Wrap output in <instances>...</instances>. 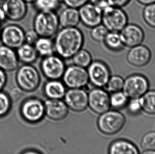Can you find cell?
<instances>
[{
    "label": "cell",
    "mask_w": 155,
    "mask_h": 154,
    "mask_svg": "<svg viewBox=\"0 0 155 154\" xmlns=\"http://www.w3.org/2000/svg\"><path fill=\"white\" fill-rule=\"evenodd\" d=\"M54 37V52L62 58H72L84 42V33L77 27L61 28Z\"/></svg>",
    "instance_id": "6da1fadb"
},
{
    "label": "cell",
    "mask_w": 155,
    "mask_h": 154,
    "mask_svg": "<svg viewBox=\"0 0 155 154\" xmlns=\"http://www.w3.org/2000/svg\"><path fill=\"white\" fill-rule=\"evenodd\" d=\"M33 25L39 37L52 38L60 30L58 14L55 12L38 11L34 18Z\"/></svg>",
    "instance_id": "7a4b0ae2"
},
{
    "label": "cell",
    "mask_w": 155,
    "mask_h": 154,
    "mask_svg": "<svg viewBox=\"0 0 155 154\" xmlns=\"http://www.w3.org/2000/svg\"><path fill=\"white\" fill-rule=\"evenodd\" d=\"M125 117L116 110H109L101 114L97 120V127L101 133L113 135L119 133L126 124Z\"/></svg>",
    "instance_id": "3957f363"
},
{
    "label": "cell",
    "mask_w": 155,
    "mask_h": 154,
    "mask_svg": "<svg viewBox=\"0 0 155 154\" xmlns=\"http://www.w3.org/2000/svg\"><path fill=\"white\" fill-rule=\"evenodd\" d=\"M128 23L127 14L121 7L109 5L102 11V24L109 31L119 32Z\"/></svg>",
    "instance_id": "277c9868"
},
{
    "label": "cell",
    "mask_w": 155,
    "mask_h": 154,
    "mask_svg": "<svg viewBox=\"0 0 155 154\" xmlns=\"http://www.w3.org/2000/svg\"><path fill=\"white\" fill-rule=\"evenodd\" d=\"M16 79L19 87L26 92L36 90L41 83V77L38 71L28 64L23 65L18 69Z\"/></svg>",
    "instance_id": "5b68a950"
},
{
    "label": "cell",
    "mask_w": 155,
    "mask_h": 154,
    "mask_svg": "<svg viewBox=\"0 0 155 154\" xmlns=\"http://www.w3.org/2000/svg\"><path fill=\"white\" fill-rule=\"evenodd\" d=\"M149 80L142 74L130 75L124 80L123 92L129 99L140 98L149 90Z\"/></svg>",
    "instance_id": "8992f818"
},
{
    "label": "cell",
    "mask_w": 155,
    "mask_h": 154,
    "mask_svg": "<svg viewBox=\"0 0 155 154\" xmlns=\"http://www.w3.org/2000/svg\"><path fill=\"white\" fill-rule=\"evenodd\" d=\"M62 77L64 84L70 89L84 87L89 81L87 71L74 64L65 69Z\"/></svg>",
    "instance_id": "52a82bcc"
},
{
    "label": "cell",
    "mask_w": 155,
    "mask_h": 154,
    "mask_svg": "<svg viewBox=\"0 0 155 154\" xmlns=\"http://www.w3.org/2000/svg\"><path fill=\"white\" fill-rule=\"evenodd\" d=\"M62 58L58 55L44 57L41 63V69L45 76L49 80H59L62 77L65 70Z\"/></svg>",
    "instance_id": "ba28073f"
},
{
    "label": "cell",
    "mask_w": 155,
    "mask_h": 154,
    "mask_svg": "<svg viewBox=\"0 0 155 154\" xmlns=\"http://www.w3.org/2000/svg\"><path fill=\"white\" fill-rule=\"evenodd\" d=\"M21 113L22 116L27 122L38 123L45 115L44 103L35 98L28 99L22 104Z\"/></svg>",
    "instance_id": "9c48e42d"
},
{
    "label": "cell",
    "mask_w": 155,
    "mask_h": 154,
    "mask_svg": "<svg viewBox=\"0 0 155 154\" xmlns=\"http://www.w3.org/2000/svg\"><path fill=\"white\" fill-rule=\"evenodd\" d=\"M25 32L18 24H7L2 29L0 40L3 45L15 49L25 43Z\"/></svg>",
    "instance_id": "30bf717a"
},
{
    "label": "cell",
    "mask_w": 155,
    "mask_h": 154,
    "mask_svg": "<svg viewBox=\"0 0 155 154\" xmlns=\"http://www.w3.org/2000/svg\"><path fill=\"white\" fill-rule=\"evenodd\" d=\"M89 81L96 87L105 86L110 78L108 67L101 61L92 62L87 71Z\"/></svg>",
    "instance_id": "8fae6325"
},
{
    "label": "cell",
    "mask_w": 155,
    "mask_h": 154,
    "mask_svg": "<svg viewBox=\"0 0 155 154\" xmlns=\"http://www.w3.org/2000/svg\"><path fill=\"white\" fill-rule=\"evenodd\" d=\"M88 106L93 112L101 115L108 111L111 107L110 96L100 88L92 89L88 94Z\"/></svg>",
    "instance_id": "7c38bea8"
},
{
    "label": "cell",
    "mask_w": 155,
    "mask_h": 154,
    "mask_svg": "<svg viewBox=\"0 0 155 154\" xmlns=\"http://www.w3.org/2000/svg\"><path fill=\"white\" fill-rule=\"evenodd\" d=\"M119 33L124 46L129 48L142 44L145 37L142 27L134 23L127 24Z\"/></svg>",
    "instance_id": "4fadbf2b"
},
{
    "label": "cell",
    "mask_w": 155,
    "mask_h": 154,
    "mask_svg": "<svg viewBox=\"0 0 155 154\" xmlns=\"http://www.w3.org/2000/svg\"><path fill=\"white\" fill-rule=\"evenodd\" d=\"M64 98L69 108L75 112H82L88 106V94L81 88L70 89Z\"/></svg>",
    "instance_id": "5bb4252c"
},
{
    "label": "cell",
    "mask_w": 155,
    "mask_h": 154,
    "mask_svg": "<svg viewBox=\"0 0 155 154\" xmlns=\"http://www.w3.org/2000/svg\"><path fill=\"white\" fill-rule=\"evenodd\" d=\"M7 20L18 22L24 19L28 11L27 3L24 0H4L2 5Z\"/></svg>",
    "instance_id": "9a60e30c"
},
{
    "label": "cell",
    "mask_w": 155,
    "mask_h": 154,
    "mask_svg": "<svg viewBox=\"0 0 155 154\" xmlns=\"http://www.w3.org/2000/svg\"><path fill=\"white\" fill-rule=\"evenodd\" d=\"M152 54L147 46L139 44L130 48L127 55V62L133 67L142 68L151 61Z\"/></svg>",
    "instance_id": "2e32d148"
},
{
    "label": "cell",
    "mask_w": 155,
    "mask_h": 154,
    "mask_svg": "<svg viewBox=\"0 0 155 154\" xmlns=\"http://www.w3.org/2000/svg\"><path fill=\"white\" fill-rule=\"evenodd\" d=\"M80 22L86 27L92 28L102 23V11L90 2L78 9Z\"/></svg>",
    "instance_id": "e0dca14e"
},
{
    "label": "cell",
    "mask_w": 155,
    "mask_h": 154,
    "mask_svg": "<svg viewBox=\"0 0 155 154\" xmlns=\"http://www.w3.org/2000/svg\"><path fill=\"white\" fill-rule=\"evenodd\" d=\"M45 114L54 121L63 120L68 115L69 108L61 99H48L44 103Z\"/></svg>",
    "instance_id": "ac0fdd59"
},
{
    "label": "cell",
    "mask_w": 155,
    "mask_h": 154,
    "mask_svg": "<svg viewBox=\"0 0 155 154\" xmlns=\"http://www.w3.org/2000/svg\"><path fill=\"white\" fill-rule=\"evenodd\" d=\"M15 49L5 45H0V68L5 71H12L17 68L19 59Z\"/></svg>",
    "instance_id": "d6986e66"
},
{
    "label": "cell",
    "mask_w": 155,
    "mask_h": 154,
    "mask_svg": "<svg viewBox=\"0 0 155 154\" xmlns=\"http://www.w3.org/2000/svg\"><path fill=\"white\" fill-rule=\"evenodd\" d=\"M60 27H77L80 22L78 9L66 6L58 14Z\"/></svg>",
    "instance_id": "ffe728a7"
},
{
    "label": "cell",
    "mask_w": 155,
    "mask_h": 154,
    "mask_svg": "<svg viewBox=\"0 0 155 154\" xmlns=\"http://www.w3.org/2000/svg\"><path fill=\"white\" fill-rule=\"evenodd\" d=\"M44 90L49 99H61L66 92L64 84L58 80H50L45 85Z\"/></svg>",
    "instance_id": "44dd1931"
},
{
    "label": "cell",
    "mask_w": 155,
    "mask_h": 154,
    "mask_svg": "<svg viewBox=\"0 0 155 154\" xmlns=\"http://www.w3.org/2000/svg\"><path fill=\"white\" fill-rule=\"evenodd\" d=\"M111 154H137L139 150L132 142L125 139H119L113 142L109 147Z\"/></svg>",
    "instance_id": "7402d4cb"
},
{
    "label": "cell",
    "mask_w": 155,
    "mask_h": 154,
    "mask_svg": "<svg viewBox=\"0 0 155 154\" xmlns=\"http://www.w3.org/2000/svg\"><path fill=\"white\" fill-rule=\"evenodd\" d=\"M16 49L18 59L25 64H30L35 62L39 55L33 45L25 42Z\"/></svg>",
    "instance_id": "603a6c76"
},
{
    "label": "cell",
    "mask_w": 155,
    "mask_h": 154,
    "mask_svg": "<svg viewBox=\"0 0 155 154\" xmlns=\"http://www.w3.org/2000/svg\"><path fill=\"white\" fill-rule=\"evenodd\" d=\"M34 46L38 55L42 57L52 55L55 52L54 43L51 38L39 37Z\"/></svg>",
    "instance_id": "cb8c5ba5"
},
{
    "label": "cell",
    "mask_w": 155,
    "mask_h": 154,
    "mask_svg": "<svg viewBox=\"0 0 155 154\" xmlns=\"http://www.w3.org/2000/svg\"><path fill=\"white\" fill-rule=\"evenodd\" d=\"M103 43L107 49L112 51H120L125 47L119 32H117L108 31Z\"/></svg>",
    "instance_id": "d4e9b609"
},
{
    "label": "cell",
    "mask_w": 155,
    "mask_h": 154,
    "mask_svg": "<svg viewBox=\"0 0 155 154\" xmlns=\"http://www.w3.org/2000/svg\"><path fill=\"white\" fill-rule=\"evenodd\" d=\"M142 111L149 115H155V90H148L140 98Z\"/></svg>",
    "instance_id": "484cf974"
},
{
    "label": "cell",
    "mask_w": 155,
    "mask_h": 154,
    "mask_svg": "<svg viewBox=\"0 0 155 154\" xmlns=\"http://www.w3.org/2000/svg\"><path fill=\"white\" fill-rule=\"evenodd\" d=\"M61 4V0H36L33 4L38 11L55 12Z\"/></svg>",
    "instance_id": "4316f807"
},
{
    "label": "cell",
    "mask_w": 155,
    "mask_h": 154,
    "mask_svg": "<svg viewBox=\"0 0 155 154\" xmlns=\"http://www.w3.org/2000/svg\"><path fill=\"white\" fill-rule=\"evenodd\" d=\"M74 64L82 68L88 67L92 62V58L88 51L81 49L72 58Z\"/></svg>",
    "instance_id": "83f0119b"
},
{
    "label": "cell",
    "mask_w": 155,
    "mask_h": 154,
    "mask_svg": "<svg viewBox=\"0 0 155 154\" xmlns=\"http://www.w3.org/2000/svg\"><path fill=\"white\" fill-rule=\"evenodd\" d=\"M128 99L129 98L123 91L113 92L110 96V105L117 109L123 108L127 105Z\"/></svg>",
    "instance_id": "f1b7e54d"
},
{
    "label": "cell",
    "mask_w": 155,
    "mask_h": 154,
    "mask_svg": "<svg viewBox=\"0 0 155 154\" xmlns=\"http://www.w3.org/2000/svg\"><path fill=\"white\" fill-rule=\"evenodd\" d=\"M108 31L105 26L101 23L91 28L90 37L96 42H103Z\"/></svg>",
    "instance_id": "f546056e"
},
{
    "label": "cell",
    "mask_w": 155,
    "mask_h": 154,
    "mask_svg": "<svg viewBox=\"0 0 155 154\" xmlns=\"http://www.w3.org/2000/svg\"><path fill=\"white\" fill-rule=\"evenodd\" d=\"M143 17L148 26L155 29V3L145 5L143 11Z\"/></svg>",
    "instance_id": "4dcf8cb0"
},
{
    "label": "cell",
    "mask_w": 155,
    "mask_h": 154,
    "mask_svg": "<svg viewBox=\"0 0 155 154\" xmlns=\"http://www.w3.org/2000/svg\"><path fill=\"white\" fill-rule=\"evenodd\" d=\"M140 144L143 152L155 151V132L150 131L145 134Z\"/></svg>",
    "instance_id": "1f68e13d"
},
{
    "label": "cell",
    "mask_w": 155,
    "mask_h": 154,
    "mask_svg": "<svg viewBox=\"0 0 155 154\" xmlns=\"http://www.w3.org/2000/svg\"><path fill=\"white\" fill-rule=\"evenodd\" d=\"M124 80L119 76H114L110 77L106 85V89L109 92H117L121 91L124 86Z\"/></svg>",
    "instance_id": "d6a6232c"
},
{
    "label": "cell",
    "mask_w": 155,
    "mask_h": 154,
    "mask_svg": "<svg viewBox=\"0 0 155 154\" xmlns=\"http://www.w3.org/2000/svg\"><path fill=\"white\" fill-rule=\"evenodd\" d=\"M11 101L5 93L0 91V117L6 115L11 108Z\"/></svg>",
    "instance_id": "836d02e7"
},
{
    "label": "cell",
    "mask_w": 155,
    "mask_h": 154,
    "mask_svg": "<svg viewBox=\"0 0 155 154\" xmlns=\"http://www.w3.org/2000/svg\"><path fill=\"white\" fill-rule=\"evenodd\" d=\"M126 106L127 111L132 115H138L142 111L140 98L130 99Z\"/></svg>",
    "instance_id": "e575fe53"
},
{
    "label": "cell",
    "mask_w": 155,
    "mask_h": 154,
    "mask_svg": "<svg viewBox=\"0 0 155 154\" xmlns=\"http://www.w3.org/2000/svg\"><path fill=\"white\" fill-rule=\"evenodd\" d=\"M39 37V35L33 29L25 32V43L34 45Z\"/></svg>",
    "instance_id": "d590c367"
},
{
    "label": "cell",
    "mask_w": 155,
    "mask_h": 154,
    "mask_svg": "<svg viewBox=\"0 0 155 154\" xmlns=\"http://www.w3.org/2000/svg\"><path fill=\"white\" fill-rule=\"evenodd\" d=\"M23 90L19 87H15L12 89L9 94V98L13 103L18 102L22 97Z\"/></svg>",
    "instance_id": "8d00e7d4"
},
{
    "label": "cell",
    "mask_w": 155,
    "mask_h": 154,
    "mask_svg": "<svg viewBox=\"0 0 155 154\" xmlns=\"http://www.w3.org/2000/svg\"><path fill=\"white\" fill-rule=\"evenodd\" d=\"M62 3L65 6L78 9L89 2V0H61Z\"/></svg>",
    "instance_id": "74e56055"
},
{
    "label": "cell",
    "mask_w": 155,
    "mask_h": 154,
    "mask_svg": "<svg viewBox=\"0 0 155 154\" xmlns=\"http://www.w3.org/2000/svg\"><path fill=\"white\" fill-rule=\"evenodd\" d=\"M89 2L102 11L110 5L107 0H89Z\"/></svg>",
    "instance_id": "f35d334b"
},
{
    "label": "cell",
    "mask_w": 155,
    "mask_h": 154,
    "mask_svg": "<svg viewBox=\"0 0 155 154\" xmlns=\"http://www.w3.org/2000/svg\"><path fill=\"white\" fill-rule=\"evenodd\" d=\"M131 1V0H107L110 5L121 8L126 6Z\"/></svg>",
    "instance_id": "ab89813d"
},
{
    "label": "cell",
    "mask_w": 155,
    "mask_h": 154,
    "mask_svg": "<svg viewBox=\"0 0 155 154\" xmlns=\"http://www.w3.org/2000/svg\"><path fill=\"white\" fill-rule=\"evenodd\" d=\"M6 77L4 71L0 68V91L3 89L6 84Z\"/></svg>",
    "instance_id": "60d3db41"
},
{
    "label": "cell",
    "mask_w": 155,
    "mask_h": 154,
    "mask_svg": "<svg viewBox=\"0 0 155 154\" xmlns=\"http://www.w3.org/2000/svg\"><path fill=\"white\" fill-rule=\"evenodd\" d=\"M7 20L5 13L2 6H0V25L2 24Z\"/></svg>",
    "instance_id": "b9f144b4"
},
{
    "label": "cell",
    "mask_w": 155,
    "mask_h": 154,
    "mask_svg": "<svg viewBox=\"0 0 155 154\" xmlns=\"http://www.w3.org/2000/svg\"><path fill=\"white\" fill-rule=\"evenodd\" d=\"M137 1L139 4L144 6L155 3V0H137Z\"/></svg>",
    "instance_id": "7bdbcfd3"
},
{
    "label": "cell",
    "mask_w": 155,
    "mask_h": 154,
    "mask_svg": "<svg viewBox=\"0 0 155 154\" xmlns=\"http://www.w3.org/2000/svg\"><path fill=\"white\" fill-rule=\"evenodd\" d=\"M143 154H155V151H147V152H143Z\"/></svg>",
    "instance_id": "ee69618b"
},
{
    "label": "cell",
    "mask_w": 155,
    "mask_h": 154,
    "mask_svg": "<svg viewBox=\"0 0 155 154\" xmlns=\"http://www.w3.org/2000/svg\"><path fill=\"white\" fill-rule=\"evenodd\" d=\"M26 3L33 4L36 0H24Z\"/></svg>",
    "instance_id": "f6af8a7d"
},
{
    "label": "cell",
    "mask_w": 155,
    "mask_h": 154,
    "mask_svg": "<svg viewBox=\"0 0 155 154\" xmlns=\"http://www.w3.org/2000/svg\"><path fill=\"white\" fill-rule=\"evenodd\" d=\"M1 31H2V29H1V26H0V37H1Z\"/></svg>",
    "instance_id": "bcb514c9"
},
{
    "label": "cell",
    "mask_w": 155,
    "mask_h": 154,
    "mask_svg": "<svg viewBox=\"0 0 155 154\" xmlns=\"http://www.w3.org/2000/svg\"><path fill=\"white\" fill-rule=\"evenodd\" d=\"M1 1H2V0H0V2H1Z\"/></svg>",
    "instance_id": "7dc6e473"
}]
</instances>
